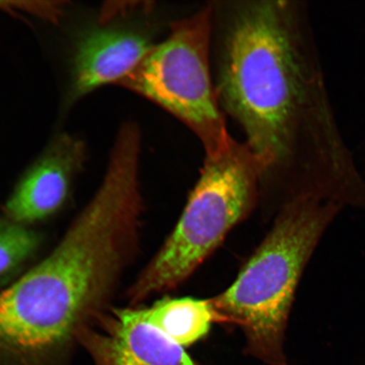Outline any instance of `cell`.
Masks as SVG:
<instances>
[{
  "mask_svg": "<svg viewBox=\"0 0 365 365\" xmlns=\"http://www.w3.org/2000/svg\"><path fill=\"white\" fill-rule=\"evenodd\" d=\"M173 17L154 1L109 3L75 39L63 108L101 86L120 82L168 33Z\"/></svg>",
  "mask_w": 365,
  "mask_h": 365,
  "instance_id": "6",
  "label": "cell"
},
{
  "mask_svg": "<svg viewBox=\"0 0 365 365\" xmlns=\"http://www.w3.org/2000/svg\"><path fill=\"white\" fill-rule=\"evenodd\" d=\"M259 170L245 141L232 138L217 157H205L180 220L128 290L130 307L175 289L192 275L261 199Z\"/></svg>",
  "mask_w": 365,
  "mask_h": 365,
  "instance_id": "4",
  "label": "cell"
},
{
  "mask_svg": "<svg viewBox=\"0 0 365 365\" xmlns=\"http://www.w3.org/2000/svg\"><path fill=\"white\" fill-rule=\"evenodd\" d=\"M42 236L34 227L0 216V284L21 271L38 252Z\"/></svg>",
  "mask_w": 365,
  "mask_h": 365,
  "instance_id": "10",
  "label": "cell"
},
{
  "mask_svg": "<svg viewBox=\"0 0 365 365\" xmlns=\"http://www.w3.org/2000/svg\"><path fill=\"white\" fill-rule=\"evenodd\" d=\"M141 135L118 132L99 188L56 247L0 293V365H48L105 312L135 257Z\"/></svg>",
  "mask_w": 365,
  "mask_h": 365,
  "instance_id": "2",
  "label": "cell"
},
{
  "mask_svg": "<svg viewBox=\"0 0 365 365\" xmlns=\"http://www.w3.org/2000/svg\"><path fill=\"white\" fill-rule=\"evenodd\" d=\"M210 3L219 103L257 160L261 199L365 208V178L336 121L307 3Z\"/></svg>",
  "mask_w": 365,
  "mask_h": 365,
  "instance_id": "1",
  "label": "cell"
},
{
  "mask_svg": "<svg viewBox=\"0 0 365 365\" xmlns=\"http://www.w3.org/2000/svg\"><path fill=\"white\" fill-rule=\"evenodd\" d=\"M86 158L84 141L56 135L27 168L3 207V215L34 227L56 215L67 202Z\"/></svg>",
  "mask_w": 365,
  "mask_h": 365,
  "instance_id": "8",
  "label": "cell"
},
{
  "mask_svg": "<svg viewBox=\"0 0 365 365\" xmlns=\"http://www.w3.org/2000/svg\"><path fill=\"white\" fill-rule=\"evenodd\" d=\"M212 31L210 2L176 18L165 38L120 83L177 118L211 158L225 152L232 138L214 84Z\"/></svg>",
  "mask_w": 365,
  "mask_h": 365,
  "instance_id": "5",
  "label": "cell"
},
{
  "mask_svg": "<svg viewBox=\"0 0 365 365\" xmlns=\"http://www.w3.org/2000/svg\"><path fill=\"white\" fill-rule=\"evenodd\" d=\"M95 365H199L134 307H109L76 333Z\"/></svg>",
  "mask_w": 365,
  "mask_h": 365,
  "instance_id": "7",
  "label": "cell"
},
{
  "mask_svg": "<svg viewBox=\"0 0 365 365\" xmlns=\"http://www.w3.org/2000/svg\"><path fill=\"white\" fill-rule=\"evenodd\" d=\"M134 308L140 319L184 348L204 339L217 322L210 299L165 298L149 307Z\"/></svg>",
  "mask_w": 365,
  "mask_h": 365,
  "instance_id": "9",
  "label": "cell"
},
{
  "mask_svg": "<svg viewBox=\"0 0 365 365\" xmlns=\"http://www.w3.org/2000/svg\"><path fill=\"white\" fill-rule=\"evenodd\" d=\"M344 207L317 200L282 205L270 232L232 285L211 301L217 322L243 332L245 352L287 365L285 340L297 289L327 228Z\"/></svg>",
  "mask_w": 365,
  "mask_h": 365,
  "instance_id": "3",
  "label": "cell"
}]
</instances>
